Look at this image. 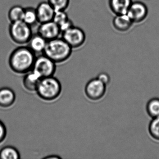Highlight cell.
Wrapping results in <instances>:
<instances>
[{"instance_id":"obj_26","label":"cell","mask_w":159,"mask_h":159,"mask_svg":"<svg viewBox=\"0 0 159 159\" xmlns=\"http://www.w3.org/2000/svg\"><path fill=\"white\" fill-rule=\"evenodd\" d=\"M45 159H52V158H54V159H60V157L59 156H56V155H55V156H52V155L51 156H49V157H45Z\"/></svg>"},{"instance_id":"obj_19","label":"cell","mask_w":159,"mask_h":159,"mask_svg":"<svg viewBox=\"0 0 159 159\" xmlns=\"http://www.w3.org/2000/svg\"><path fill=\"white\" fill-rule=\"evenodd\" d=\"M147 111L148 114L151 118L159 117V98L150 99L147 104Z\"/></svg>"},{"instance_id":"obj_15","label":"cell","mask_w":159,"mask_h":159,"mask_svg":"<svg viewBox=\"0 0 159 159\" xmlns=\"http://www.w3.org/2000/svg\"><path fill=\"white\" fill-rule=\"evenodd\" d=\"M132 0H109V4L111 10L117 15L127 14L132 3Z\"/></svg>"},{"instance_id":"obj_21","label":"cell","mask_w":159,"mask_h":159,"mask_svg":"<svg viewBox=\"0 0 159 159\" xmlns=\"http://www.w3.org/2000/svg\"><path fill=\"white\" fill-rule=\"evenodd\" d=\"M56 11H66L70 5V0H47Z\"/></svg>"},{"instance_id":"obj_7","label":"cell","mask_w":159,"mask_h":159,"mask_svg":"<svg viewBox=\"0 0 159 159\" xmlns=\"http://www.w3.org/2000/svg\"><path fill=\"white\" fill-rule=\"evenodd\" d=\"M106 91V85L97 79L89 81L85 87V93L88 98L93 101L103 97Z\"/></svg>"},{"instance_id":"obj_16","label":"cell","mask_w":159,"mask_h":159,"mask_svg":"<svg viewBox=\"0 0 159 159\" xmlns=\"http://www.w3.org/2000/svg\"><path fill=\"white\" fill-rule=\"evenodd\" d=\"M23 21L31 27L39 23L36 8L31 7L25 8Z\"/></svg>"},{"instance_id":"obj_22","label":"cell","mask_w":159,"mask_h":159,"mask_svg":"<svg viewBox=\"0 0 159 159\" xmlns=\"http://www.w3.org/2000/svg\"><path fill=\"white\" fill-rule=\"evenodd\" d=\"M69 19L66 11H56L52 21L60 26Z\"/></svg>"},{"instance_id":"obj_20","label":"cell","mask_w":159,"mask_h":159,"mask_svg":"<svg viewBox=\"0 0 159 159\" xmlns=\"http://www.w3.org/2000/svg\"><path fill=\"white\" fill-rule=\"evenodd\" d=\"M149 132L152 138L159 141V117L153 118L150 123Z\"/></svg>"},{"instance_id":"obj_13","label":"cell","mask_w":159,"mask_h":159,"mask_svg":"<svg viewBox=\"0 0 159 159\" xmlns=\"http://www.w3.org/2000/svg\"><path fill=\"white\" fill-rule=\"evenodd\" d=\"M16 100L15 92L11 88L3 87L0 89V107L7 108L11 107Z\"/></svg>"},{"instance_id":"obj_5","label":"cell","mask_w":159,"mask_h":159,"mask_svg":"<svg viewBox=\"0 0 159 159\" xmlns=\"http://www.w3.org/2000/svg\"><path fill=\"white\" fill-rule=\"evenodd\" d=\"M56 70V63L43 54L36 57L32 71L37 73L42 79L53 76Z\"/></svg>"},{"instance_id":"obj_18","label":"cell","mask_w":159,"mask_h":159,"mask_svg":"<svg viewBox=\"0 0 159 159\" xmlns=\"http://www.w3.org/2000/svg\"><path fill=\"white\" fill-rule=\"evenodd\" d=\"M20 158V153L14 147L6 146L0 150L1 159H19Z\"/></svg>"},{"instance_id":"obj_9","label":"cell","mask_w":159,"mask_h":159,"mask_svg":"<svg viewBox=\"0 0 159 159\" xmlns=\"http://www.w3.org/2000/svg\"><path fill=\"white\" fill-rule=\"evenodd\" d=\"M127 14L133 23H141L146 19L148 16V8L143 2H132Z\"/></svg>"},{"instance_id":"obj_14","label":"cell","mask_w":159,"mask_h":159,"mask_svg":"<svg viewBox=\"0 0 159 159\" xmlns=\"http://www.w3.org/2000/svg\"><path fill=\"white\" fill-rule=\"evenodd\" d=\"M133 24L134 23L127 14L117 15L113 20L114 28L121 32L129 30Z\"/></svg>"},{"instance_id":"obj_17","label":"cell","mask_w":159,"mask_h":159,"mask_svg":"<svg viewBox=\"0 0 159 159\" xmlns=\"http://www.w3.org/2000/svg\"><path fill=\"white\" fill-rule=\"evenodd\" d=\"M25 8L20 5L13 6L9 10L8 16L11 23L23 20Z\"/></svg>"},{"instance_id":"obj_3","label":"cell","mask_w":159,"mask_h":159,"mask_svg":"<svg viewBox=\"0 0 159 159\" xmlns=\"http://www.w3.org/2000/svg\"><path fill=\"white\" fill-rule=\"evenodd\" d=\"M36 92L43 100L53 101L61 94L62 85L60 81L53 76L43 78Z\"/></svg>"},{"instance_id":"obj_11","label":"cell","mask_w":159,"mask_h":159,"mask_svg":"<svg viewBox=\"0 0 159 159\" xmlns=\"http://www.w3.org/2000/svg\"><path fill=\"white\" fill-rule=\"evenodd\" d=\"M47 41L38 33L33 34L27 43V46L35 54L43 53Z\"/></svg>"},{"instance_id":"obj_6","label":"cell","mask_w":159,"mask_h":159,"mask_svg":"<svg viewBox=\"0 0 159 159\" xmlns=\"http://www.w3.org/2000/svg\"><path fill=\"white\" fill-rule=\"evenodd\" d=\"M63 39L72 49L80 48L84 45L86 40L85 32L80 28L71 27L61 33Z\"/></svg>"},{"instance_id":"obj_25","label":"cell","mask_w":159,"mask_h":159,"mask_svg":"<svg viewBox=\"0 0 159 159\" xmlns=\"http://www.w3.org/2000/svg\"><path fill=\"white\" fill-rule=\"evenodd\" d=\"M73 26H74V24H73L72 20H70V19H69L67 22L64 23V24H63V25H62L59 26L60 30H61V33H62V32H64V31L67 30L69 29L70 28H71V27Z\"/></svg>"},{"instance_id":"obj_10","label":"cell","mask_w":159,"mask_h":159,"mask_svg":"<svg viewBox=\"0 0 159 159\" xmlns=\"http://www.w3.org/2000/svg\"><path fill=\"white\" fill-rule=\"evenodd\" d=\"M36 10L39 24L52 21L56 11L48 1L39 3Z\"/></svg>"},{"instance_id":"obj_23","label":"cell","mask_w":159,"mask_h":159,"mask_svg":"<svg viewBox=\"0 0 159 159\" xmlns=\"http://www.w3.org/2000/svg\"><path fill=\"white\" fill-rule=\"evenodd\" d=\"M7 129L4 124L0 120V144L2 143L6 137Z\"/></svg>"},{"instance_id":"obj_1","label":"cell","mask_w":159,"mask_h":159,"mask_svg":"<svg viewBox=\"0 0 159 159\" xmlns=\"http://www.w3.org/2000/svg\"><path fill=\"white\" fill-rule=\"evenodd\" d=\"M36 57V54L27 46L22 45L10 55L9 66L15 73L26 74L32 70Z\"/></svg>"},{"instance_id":"obj_2","label":"cell","mask_w":159,"mask_h":159,"mask_svg":"<svg viewBox=\"0 0 159 159\" xmlns=\"http://www.w3.org/2000/svg\"><path fill=\"white\" fill-rule=\"evenodd\" d=\"M72 52V48L62 37H59L47 41L43 54L56 64L67 61L71 56Z\"/></svg>"},{"instance_id":"obj_12","label":"cell","mask_w":159,"mask_h":159,"mask_svg":"<svg viewBox=\"0 0 159 159\" xmlns=\"http://www.w3.org/2000/svg\"><path fill=\"white\" fill-rule=\"evenodd\" d=\"M39 75L31 70L26 73L23 79V85L26 90L29 92H35L41 80Z\"/></svg>"},{"instance_id":"obj_24","label":"cell","mask_w":159,"mask_h":159,"mask_svg":"<svg viewBox=\"0 0 159 159\" xmlns=\"http://www.w3.org/2000/svg\"><path fill=\"white\" fill-rule=\"evenodd\" d=\"M97 79L106 85H108L110 82V78L108 74L106 73H100L98 76Z\"/></svg>"},{"instance_id":"obj_4","label":"cell","mask_w":159,"mask_h":159,"mask_svg":"<svg viewBox=\"0 0 159 159\" xmlns=\"http://www.w3.org/2000/svg\"><path fill=\"white\" fill-rule=\"evenodd\" d=\"M9 32L12 40L21 45L27 44L33 34L32 27L23 20L11 23Z\"/></svg>"},{"instance_id":"obj_8","label":"cell","mask_w":159,"mask_h":159,"mask_svg":"<svg viewBox=\"0 0 159 159\" xmlns=\"http://www.w3.org/2000/svg\"><path fill=\"white\" fill-rule=\"evenodd\" d=\"M37 33L48 41L59 38L61 31L59 26L53 21H51L40 24Z\"/></svg>"}]
</instances>
